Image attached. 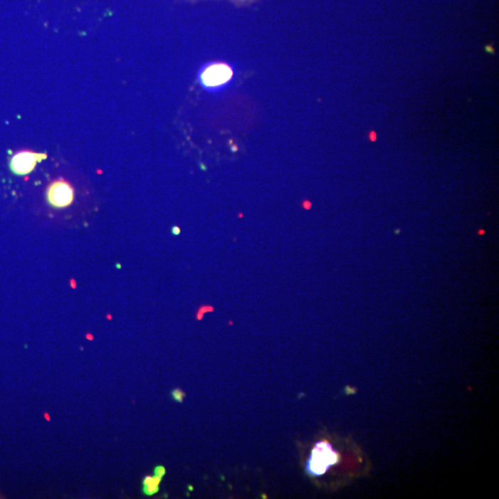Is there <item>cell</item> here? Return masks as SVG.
Here are the masks:
<instances>
[{"instance_id": "obj_1", "label": "cell", "mask_w": 499, "mask_h": 499, "mask_svg": "<svg viewBox=\"0 0 499 499\" xmlns=\"http://www.w3.org/2000/svg\"><path fill=\"white\" fill-rule=\"evenodd\" d=\"M339 461V456L327 442H319L315 445L307 464V470L314 476H322L332 465Z\"/></svg>"}, {"instance_id": "obj_2", "label": "cell", "mask_w": 499, "mask_h": 499, "mask_svg": "<svg viewBox=\"0 0 499 499\" xmlns=\"http://www.w3.org/2000/svg\"><path fill=\"white\" fill-rule=\"evenodd\" d=\"M46 198L53 207L64 209L70 206L73 201V188L65 179H57L48 186Z\"/></svg>"}, {"instance_id": "obj_3", "label": "cell", "mask_w": 499, "mask_h": 499, "mask_svg": "<svg viewBox=\"0 0 499 499\" xmlns=\"http://www.w3.org/2000/svg\"><path fill=\"white\" fill-rule=\"evenodd\" d=\"M46 154L33 153L30 151H23L15 154L11 161V172L16 175H26L32 172L36 164L46 158Z\"/></svg>"}, {"instance_id": "obj_4", "label": "cell", "mask_w": 499, "mask_h": 499, "mask_svg": "<svg viewBox=\"0 0 499 499\" xmlns=\"http://www.w3.org/2000/svg\"><path fill=\"white\" fill-rule=\"evenodd\" d=\"M231 75V70L228 66L216 64L204 71L201 80L207 86H218L227 83Z\"/></svg>"}, {"instance_id": "obj_5", "label": "cell", "mask_w": 499, "mask_h": 499, "mask_svg": "<svg viewBox=\"0 0 499 499\" xmlns=\"http://www.w3.org/2000/svg\"><path fill=\"white\" fill-rule=\"evenodd\" d=\"M162 477L154 476H147L144 480V493L147 495H153L159 490V485Z\"/></svg>"}, {"instance_id": "obj_6", "label": "cell", "mask_w": 499, "mask_h": 499, "mask_svg": "<svg viewBox=\"0 0 499 499\" xmlns=\"http://www.w3.org/2000/svg\"><path fill=\"white\" fill-rule=\"evenodd\" d=\"M172 396L173 398H174L175 401H182V399H184V392H181V390L177 389L172 392Z\"/></svg>"}, {"instance_id": "obj_7", "label": "cell", "mask_w": 499, "mask_h": 499, "mask_svg": "<svg viewBox=\"0 0 499 499\" xmlns=\"http://www.w3.org/2000/svg\"><path fill=\"white\" fill-rule=\"evenodd\" d=\"M165 473L166 470L163 466H157L156 469H154V476L163 477L165 476Z\"/></svg>"}, {"instance_id": "obj_8", "label": "cell", "mask_w": 499, "mask_h": 499, "mask_svg": "<svg viewBox=\"0 0 499 499\" xmlns=\"http://www.w3.org/2000/svg\"><path fill=\"white\" fill-rule=\"evenodd\" d=\"M173 232H174V234L178 235L179 233V229L178 228H174L173 229Z\"/></svg>"}]
</instances>
